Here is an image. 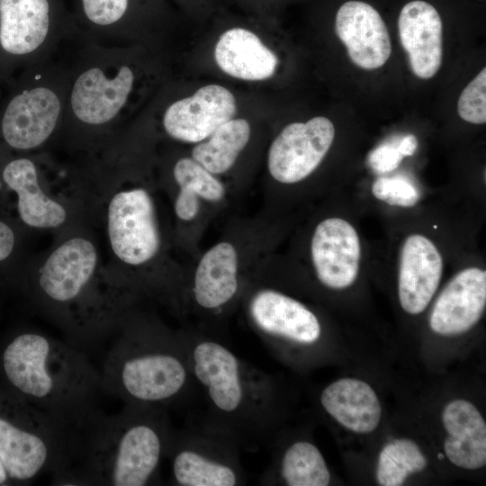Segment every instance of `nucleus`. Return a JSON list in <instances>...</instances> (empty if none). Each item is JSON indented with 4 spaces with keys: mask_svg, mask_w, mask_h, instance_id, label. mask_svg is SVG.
Here are the masks:
<instances>
[{
    "mask_svg": "<svg viewBox=\"0 0 486 486\" xmlns=\"http://www.w3.org/2000/svg\"><path fill=\"white\" fill-rule=\"evenodd\" d=\"M0 383L73 436L99 410L101 374L86 351L23 329L0 340Z\"/></svg>",
    "mask_w": 486,
    "mask_h": 486,
    "instance_id": "1",
    "label": "nucleus"
},
{
    "mask_svg": "<svg viewBox=\"0 0 486 486\" xmlns=\"http://www.w3.org/2000/svg\"><path fill=\"white\" fill-rule=\"evenodd\" d=\"M166 409L124 404L96 410L73 438L71 464L85 485L144 486L158 482L174 435Z\"/></svg>",
    "mask_w": 486,
    "mask_h": 486,
    "instance_id": "2",
    "label": "nucleus"
},
{
    "mask_svg": "<svg viewBox=\"0 0 486 486\" xmlns=\"http://www.w3.org/2000/svg\"><path fill=\"white\" fill-rule=\"evenodd\" d=\"M117 331L100 370L103 393L166 410L190 396L196 383L183 336L124 318Z\"/></svg>",
    "mask_w": 486,
    "mask_h": 486,
    "instance_id": "3",
    "label": "nucleus"
},
{
    "mask_svg": "<svg viewBox=\"0 0 486 486\" xmlns=\"http://www.w3.org/2000/svg\"><path fill=\"white\" fill-rule=\"evenodd\" d=\"M68 85L59 134L78 145H104L126 112L138 80L132 52L75 36L66 48Z\"/></svg>",
    "mask_w": 486,
    "mask_h": 486,
    "instance_id": "4",
    "label": "nucleus"
},
{
    "mask_svg": "<svg viewBox=\"0 0 486 486\" xmlns=\"http://www.w3.org/2000/svg\"><path fill=\"white\" fill-rule=\"evenodd\" d=\"M183 338L192 375L212 414L211 425L239 443L266 437L273 410L266 374L214 339Z\"/></svg>",
    "mask_w": 486,
    "mask_h": 486,
    "instance_id": "5",
    "label": "nucleus"
},
{
    "mask_svg": "<svg viewBox=\"0 0 486 486\" xmlns=\"http://www.w3.org/2000/svg\"><path fill=\"white\" fill-rule=\"evenodd\" d=\"M67 45L16 76L0 94V146L15 153L40 148L60 133L68 85Z\"/></svg>",
    "mask_w": 486,
    "mask_h": 486,
    "instance_id": "6",
    "label": "nucleus"
},
{
    "mask_svg": "<svg viewBox=\"0 0 486 486\" xmlns=\"http://www.w3.org/2000/svg\"><path fill=\"white\" fill-rule=\"evenodd\" d=\"M71 436L0 383V486L25 485L70 465Z\"/></svg>",
    "mask_w": 486,
    "mask_h": 486,
    "instance_id": "7",
    "label": "nucleus"
},
{
    "mask_svg": "<svg viewBox=\"0 0 486 486\" xmlns=\"http://www.w3.org/2000/svg\"><path fill=\"white\" fill-rule=\"evenodd\" d=\"M68 0H0V94L75 37Z\"/></svg>",
    "mask_w": 486,
    "mask_h": 486,
    "instance_id": "8",
    "label": "nucleus"
},
{
    "mask_svg": "<svg viewBox=\"0 0 486 486\" xmlns=\"http://www.w3.org/2000/svg\"><path fill=\"white\" fill-rule=\"evenodd\" d=\"M239 442L212 426L175 432L166 457L172 482L179 486H235L243 482Z\"/></svg>",
    "mask_w": 486,
    "mask_h": 486,
    "instance_id": "9",
    "label": "nucleus"
},
{
    "mask_svg": "<svg viewBox=\"0 0 486 486\" xmlns=\"http://www.w3.org/2000/svg\"><path fill=\"white\" fill-rule=\"evenodd\" d=\"M107 233L116 257L130 266H141L158 254L160 235L155 205L142 187L121 190L107 208Z\"/></svg>",
    "mask_w": 486,
    "mask_h": 486,
    "instance_id": "10",
    "label": "nucleus"
},
{
    "mask_svg": "<svg viewBox=\"0 0 486 486\" xmlns=\"http://www.w3.org/2000/svg\"><path fill=\"white\" fill-rule=\"evenodd\" d=\"M334 137V125L326 117L288 124L270 146L267 159L270 175L283 184L305 179L321 163Z\"/></svg>",
    "mask_w": 486,
    "mask_h": 486,
    "instance_id": "11",
    "label": "nucleus"
},
{
    "mask_svg": "<svg viewBox=\"0 0 486 486\" xmlns=\"http://www.w3.org/2000/svg\"><path fill=\"white\" fill-rule=\"evenodd\" d=\"M248 312L257 333L272 346L284 341L314 345L321 337L318 317L298 300L274 289H261L248 301Z\"/></svg>",
    "mask_w": 486,
    "mask_h": 486,
    "instance_id": "12",
    "label": "nucleus"
},
{
    "mask_svg": "<svg viewBox=\"0 0 486 486\" xmlns=\"http://www.w3.org/2000/svg\"><path fill=\"white\" fill-rule=\"evenodd\" d=\"M236 111V100L229 89L208 85L168 104L163 112L162 126L176 140L197 143L233 119Z\"/></svg>",
    "mask_w": 486,
    "mask_h": 486,
    "instance_id": "13",
    "label": "nucleus"
},
{
    "mask_svg": "<svg viewBox=\"0 0 486 486\" xmlns=\"http://www.w3.org/2000/svg\"><path fill=\"white\" fill-rule=\"evenodd\" d=\"M310 254L319 281L333 290L352 285L359 273L361 244L355 227L346 220L330 217L314 230Z\"/></svg>",
    "mask_w": 486,
    "mask_h": 486,
    "instance_id": "14",
    "label": "nucleus"
},
{
    "mask_svg": "<svg viewBox=\"0 0 486 486\" xmlns=\"http://www.w3.org/2000/svg\"><path fill=\"white\" fill-rule=\"evenodd\" d=\"M0 178L17 196L22 221L35 229H52L64 224L68 213L62 204L49 197L39 180L36 161L25 153L12 155L0 146Z\"/></svg>",
    "mask_w": 486,
    "mask_h": 486,
    "instance_id": "15",
    "label": "nucleus"
},
{
    "mask_svg": "<svg viewBox=\"0 0 486 486\" xmlns=\"http://www.w3.org/2000/svg\"><path fill=\"white\" fill-rule=\"evenodd\" d=\"M486 306V272L471 266L459 271L437 297L429 317L436 334L464 333L481 320Z\"/></svg>",
    "mask_w": 486,
    "mask_h": 486,
    "instance_id": "16",
    "label": "nucleus"
},
{
    "mask_svg": "<svg viewBox=\"0 0 486 486\" xmlns=\"http://www.w3.org/2000/svg\"><path fill=\"white\" fill-rule=\"evenodd\" d=\"M335 29L356 66L376 69L390 58L392 46L386 24L371 4L362 1L344 3L337 12Z\"/></svg>",
    "mask_w": 486,
    "mask_h": 486,
    "instance_id": "17",
    "label": "nucleus"
},
{
    "mask_svg": "<svg viewBox=\"0 0 486 486\" xmlns=\"http://www.w3.org/2000/svg\"><path fill=\"white\" fill-rule=\"evenodd\" d=\"M443 273V259L434 242L422 234L408 236L402 245L398 294L404 311H424L436 293Z\"/></svg>",
    "mask_w": 486,
    "mask_h": 486,
    "instance_id": "18",
    "label": "nucleus"
},
{
    "mask_svg": "<svg viewBox=\"0 0 486 486\" xmlns=\"http://www.w3.org/2000/svg\"><path fill=\"white\" fill-rule=\"evenodd\" d=\"M398 29L412 72L422 79L433 77L443 55V26L436 9L422 0L409 2L400 13Z\"/></svg>",
    "mask_w": 486,
    "mask_h": 486,
    "instance_id": "19",
    "label": "nucleus"
},
{
    "mask_svg": "<svg viewBox=\"0 0 486 486\" xmlns=\"http://www.w3.org/2000/svg\"><path fill=\"white\" fill-rule=\"evenodd\" d=\"M75 36L104 45L122 46L135 34L138 0H68Z\"/></svg>",
    "mask_w": 486,
    "mask_h": 486,
    "instance_id": "20",
    "label": "nucleus"
},
{
    "mask_svg": "<svg viewBox=\"0 0 486 486\" xmlns=\"http://www.w3.org/2000/svg\"><path fill=\"white\" fill-rule=\"evenodd\" d=\"M442 421L448 433L444 451L454 465L475 470L486 464V424L475 406L454 400L444 409Z\"/></svg>",
    "mask_w": 486,
    "mask_h": 486,
    "instance_id": "21",
    "label": "nucleus"
},
{
    "mask_svg": "<svg viewBox=\"0 0 486 486\" xmlns=\"http://www.w3.org/2000/svg\"><path fill=\"white\" fill-rule=\"evenodd\" d=\"M238 290V254L229 242H220L202 256L194 276L193 297L206 310H220Z\"/></svg>",
    "mask_w": 486,
    "mask_h": 486,
    "instance_id": "22",
    "label": "nucleus"
},
{
    "mask_svg": "<svg viewBox=\"0 0 486 486\" xmlns=\"http://www.w3.org/2000/svg\"><path fill=\"white\" fill-rule=\"evenodd\" d=\"M320 403L340 425L358 434L374 431L382 416L374 389L354 378L339 379L328 385L321 392Z\"/></svg>",
    "mask_w": 486,
    "mask_h": 486,
    "instance_id": "23",
    "label": "nucleus"
},
{
    "mask_svg": "<svg viewBox=\"0 0 486 486\" xmlns=\"http://www.w3.org/2000/svg\"><path fill=\"white\" fill-rule=\"evenodd\" d=\"M220 68L243 80L257 81L271 77L278 59L251 31L232 28L220 37L214 50Z\"/></svg>",
    "mask_w": 486,
    "mask_h": 486,
    "instance_id": "24",
    "label": "nucleus"
},
{
    "mask_svg": "<svg viewBox=\"0 0 486 486\" xmlns=\"http://www.w3.org/2000/svg\"><path fill=\"white\" fill-rule=\"evenodd\" d=\"M250 138L245 119H231L220 125L205 141L192 150V158L213 175L227 172L236 162Z\"/></svg>",
    "mask_w": 486,
    "mask_h": 486,
    "instance_id": "25",
    "label": "nucleus"
},
{
    "mask_svg": "<svg viewBox=\"0 0 486 486\" xmlns=\"http://www.w3.org/2000/svg\"><path fill=\"white\" fill-rule=\"evenodd\" d=\"M279 473L289 486H327L330 473L322 454L308 441H296L283 453Z\"/></svg>",
    "mask_w": 486,
    "mask_h": 486,
    "instance_id": "26",
    "label": "nucleus"
},
{
    "mask_svg": "<svg viewBox=\"0 0 486 486\" xmlns=\"http://www.w3.org/2000/svg\"><path fill=\"white\" fill-rule=\"evenodd\" d=\"M427 459L410 439H395L383 446L377 464L376 479L382 486H400L408 476L422 471Z\"/></svg>",
    "mask_w": 486,
    "mask_h": 486,
    "instance_id": "27",
    "label": "nucleus"
},
{
    "mask_svg": "<svg viewBox=\"0 0 486 486\" xmlns=\"http://www.w3.org/2000/svg\"><path fill=\"white\" fill-rule=\"evenodd\" d=\"M173 176L180 194L213 202L225 196L223 184L192 158H179L174 165Z\"/></svg>",
    "mask_w": 486,
    "mask_h": 486,
    "instance_id": "28",
    "label": "nucleus"
},
{
    "mask_svg": "<svg viewBox=\"0 0 486 486\" xmlns=\"http://www.w3.org/2000/svg\"><path fill=\"white\" fill-rule=\"evenodd\" d=\"M459 116L473 124L486 122V69L480 73L465 86L457 103Z\"/></svg>",
    "mask_w": 486,
    "mask_h": 486,
    "instance_id": "29",
    "label": "nucleus"
},
{
    "mask_svg": "<svg viewBox=\"0 0 486 486\" xmlns=\"http://www.w3.org/2000/svg\"><path fill=\"white\" fill-rule=\"evenodd\" d=\"M373 195L392 206L413 207L419 200L418 189L401 177H380L372 185Z\"/></svg>",
    "mask_w": 486,
    "mask_h": 486,
    "instance_id": "30",
    "label": "nucleus"
},
{
    "mask_svg": "<svg viewBox=\"0 0 486 486\" xmlns=\"http://www.w3.org/2000/svg\"><path fill=\"white\" fill-rule=\"evenodd\" d=\"M403 158L397 146L385 143L378 146L369 153L367 163L374 171L383 174L396 169Z\"/></svg>",
    "mask_w": 486,
    "mask_h": 486,
    "instance_id": "31",
    "label": "nucleus"
},
{
    "mask_svg": "<svg viewBox=\"0 0 486 486\" xmlns=\"http://www.w3.org/2000/svg\"><path fill=\"white\" fill-rule=\"evenodd\" d=\"M14 247V231L7 223L0 220V264L11 256Z\"/></svg>",
    "mask_w": 486,
    "mask_h": 486,
    "instance_id": "32",
    "label": "nucleus"
},
{
    "mask_svg": "<svg viewBox=\"0 0 486 486\" xmlns=\"http://www.w3.org/2000/svg\"><path fill=\"white\" fill-rule=\"evenodd\" d=\"M418 148V140L415 135L409 134L404 136L399 144L397 148L403 157H410L414 154Z\"/></svg>",
    "mask_w": 486,
    "mask_h": 486,
    "instance_id": "33",
    "label": "nucleus"
},
{
    "mask_svg": "<svg viewBox=\"0 0 486 486\" xmlns=\"http://www.w3.org/2000/svg\"><path fill=\"white\" fill-rule=\"evenodd\" d=\"M437 457L440 458V459H443V458H444V454H438Z\"/></svg>",
    "mask_w": 486,
    "mask_h": 486,
    "instance_id": "34",
    "label": "nucleus"
}]
</instances>
